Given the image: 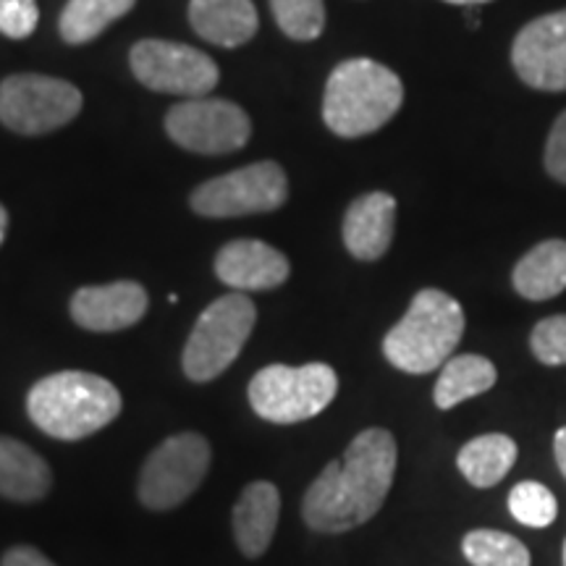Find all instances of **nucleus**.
Here are the masks:
<instances>
[{
	"mask_svg": "<svg viewBox=\"0 0 566 566\" xmlns=\"http://www.w3.org/2000/svg\"><path fill=\"white\" fill-rule=\"evenodd\" d=\"M396 457L399 451L388 430H363L304 493L302 516L307 527L336 535L373 520L394 485Z\"/></svg>",
	"mask_w": 566,
	"mask_h": 566,
	"instance_id": "obj_1",
	"label": "nucleus"
},
{
	"mask_svg": "<svg viewBox=\"0 0 566 566\" xmlns=\"http://www.w3.org/2000/svg\"><path fill=\"white\" fill-rule=\"evenodd\" d=\"M122 394L101 375L66 370L38 380L27 396V412L45 436L82 441L122 415Z\"/></svg>",
	"mask_w": 566,
	"mask_h": 566,
	"instance_id": "obj_2",
	"label": "nucleus"
},
{
	"mask_svg": "<svg viewBox=\"0 0 566 566\" xmlns=\"http://www.w3.org/2000/svg\"><path fill=\"white\" fill-rule=\"evenodd\" d=\"M401 101L405 87L391 69L370 59H352L338 63L328 76L323 122L338 137H365L391 122Z\"/></svg>",
	"mask_w": 566,
	"mask_h": 566,
	"instance_id": "obj_3",
	"label": "nucleus"
},
{
	"mask_svg": "<svg viewBox=\"0 0 566 566\" xmlns=\"http://www.w3.org/2000/svg\"><path fill=\"white\" fill-rule=\"evenodd\" d=\"M462 334V304L441 289H422L409 304L407 315L386 334L384 354L396 370L433 373L449 363Z\"/></svg>",
	"mask_w": 566,
	"mask_h": 566,
	"instance_id": "obj_4",
	"label": "nucleus"
},
{
	"mask_svg": "<svg viewBox=\"0 0 566 566\" xmlns=\"http://www.w3.org/2000/svg\"><path fill=\"white\" fill-rule=\"evenodd\" d=\"M336 391L338 375L331 365H271L252 378L250 405L268 422L294 424L321 415L336 399Z\"/></svg>",
	"mask_w": 566,
	"mask_h": 566,
	"instance_id": "obj_5",
	"label": "nucleus"
},
{
	"mask_svg": "<svg viewBox=\"0 0 566 566\" xmlns=\"http://www.w3.org/2000/svg\"><path fill=\"white\" fill-rule=\"evenodd\" d=\"M258 310L250 296L237 292L226 294L210 304L197 317L189 342L184 346V373L195 384H208L218 378L244 349L250 338Z\"/></svg>",
	"mask_w": 566,
	"mask_h": 566,
	"instance_id": "obj_6",
	"label": "nucleus"
},
{
	"mask_svg": "<svg viewBox=\"0 0 566 566\" xmlns=\"http://www.w3.org/2000/svg\"><path fill=\"white\" fill-rule=\"evenodd\" d=\"M82 111V92L66 80L42 74H13L0 82V124L40 137L66 126Z\"/></svg>",
	"mask_w": 566,
	"mask_h": 566,
	"instance_id": "obj_7",
	"label": "nucleus"
},
{
	"mask_svg": "<svg viewBox=\"0 0 566 566\" xmlns=\"http://www.w3.org/2000/svg\"><path fill=\"white\" fill-rule=\"evenodd\" d=\"M210 470V443L197 433L166 438L147 457L139 475V501L153 512H168L202 485Z\"/></svg>",
	"mask_w": 566,
	"mask_h": 566,
	"instance_id": "obj_8",
	"label": "nucleus"
},
{
	"mask_svg": "<svg viewBox=\"0 0 566 566\" xmlns=\"http://www.w3.org/2000/svg\"><path fill=\"white\" fill-rule=\"evenodd\" d=\"M289 197L286 174L279 163L263 160L200 184L192 210L205 218H239L279 210Z\"/></svg>",
	"mask_w": 566,
	"mask_h": 566,
	"instance_id": "obj_9",
	"label": "nucleus"
},
{
	"mask_svg": "<svg viewBox=\"0 0 566 566\" xmlns=\"http://www.w3.org/2000/svg\"><path fill=\"white\" fill-rule=\"evenodd\" d=\"M132 71L147 90L184 97H205L221 80L210 55L168 40L137 42L132 48Z\"/></svg>",
	"mask_w": 566,
	"mask_h": 566,
	"instance_id": "obj_10",
	"label": "nucleus"
},
{
	"mask_svg": "<svg viewBox=\"0 0 566 566\" xmlns=\"http://www.w3.org/2000/svg\"><path fill=\"white\" fill-rule=\"evenodd\" d=\"M166 132L189 153L226 155L242 150L252 134V124L237 103L218 97H189L187 103L168 111Z\"/></svg>",
	"mask_w": 566,
	"mask_h": 566,
	"instance_id": "obj_11",
	"label": "nucleus"
},
{
	"mask_svg": "<svg viewBox=\"0 0 566 566\" xmlns=\"http://www.w3.org/2000/svg\"><path fill=\"white\" fill-rule=\"evenodd\" d=\"M516 76L533 90H566V9L530 21L512 48Z\"/></svg>",
	"mask_w": 566,
	"mask_h": 566,
	"instance_id": "obj_12",
	"label": "nucleus"
},
{
	"mask_svg": "<svg viewBox=\"0 0 566 566\" xmlns=\"http://www.w3.org/2000/svg\"><path fill=\"white\" fill-rule=\"evenodd\" d=\"M147 313V292L134 281L84 286L71 296V317L84 331L113 334L132 328Z\"/></svg>",
	"mask_w": 566,
	"mask_h": 566,
	"instance_id": "obj_13",
	"label": "nucleus"
},
{
	"mask_svg": "<svg viewBox=\"0 0 566 566\" xmlns=\"http://www.w3.org/2000/svg\"><path fill=\"white\" fill-rule=\"evenodd\" d=\"M286 254L258 239H237L229 242L216 258V275L237 292H268L286 283Z\"/></svg>",
	"mask_w": 566,
	"mask_h": 566,
	"instance_id": "obj_14",
	"label": "nucleus"
},
{
	"mask_svg": "<svg viewBox=\"0 0 566 566\" xmlns=\"http://www.w3.org/2000/svg\"><path fill=\"white\" fill-rule=\"evenodd\" d=\"M396 200L386 192L363 195L349 205L344 216V244L357 260L373 263L388 252L394 242Z\"/></svg>",
	"mask_w": 566,
	"mask_h": 566,
	"instance_id": "obj_15",
	"label": "nucleus"
},
{
	"mask_svg": "<svg viewBox=\"0 0 566 566\" xmlns=\"http://www.w3.org/2000/svg\"><path fill=\"white\" fill-rule=\"evenodd\" d=\"M281 493L273 483L258 480L247 485L233 506V537L244 556L258 558L271 548V541L279 527Z\"/></svg>",
	"mask_w": 566,
	"mask_h": 566,
	"instance_id": "obj_16",
	"label": "nucleus"
},
{
	"mask_svg": "<svg viewBox=\"0 0 566 566\" xmlns=\"http://www.w3.org/2000/svg\"><path fill=\"white\" fill-rule=\"evenodd\" d=\"M189 21L202 40L221 48H239L258 34L260 17L252 0H192Z\"/></svg>",
	"mask_w": 566,
	"mask_h": 566,
	"instance_id": "obj_17",
	"label": "nucleus"
},
{
	"mask_svg": "<svg viewBox=\"0 0 566 566\" xmlns=\"http://www.w3.org/2000/svg\"><path fill=\"white\" fill-rule=\"evenodd\" d=\"M53 488V472L38 451L17 438L0 436V495L17 504L45 499Z\"/></svg>",
	"mask_w": 566,
	"mask_h": 566,
	"instance_id": "obj_18",
	"label": "nucleus"
},
{
	"mask_svg": "<svg viewBox=\"0 0 566 566\" xmlns=\"http://www.w3.org/2000/svg\"><path fill=\"white\" fill-rule=\"evenodd\" d=\"M514 289L525 300H554L566 289V242L548 239L537 244L514 268Z\"/></svg>",
	"mask_w": 566,
	"mask_h": 566,
	"instance_id": "obj_19",
	"label": "nucleus"
},
{
	"mask_svg": "<svg viewBox=\"0 0 566 566\" xmlns=\"http://www.w3.org/2000/svg\"><path fill=\"white\" fill-rule=\"evenodd\" d=\"M516 462V443L504 433H488L467 441L459 451L457 464L467 483L491 488L509 475Z\"/></svg>",
	"mask_w": 566,
	"mask_h": 566,
	"instance_id": "obj_20",
	"label": "nucleus"
},
{
	"mask_svg": "<svg viewBox=\"0 0 566 566\" xmlns=\"http://www.w3.org/2000/svg\"><path fill=\"white\" fill-rule=\"evenodd\" d=\"M495 365L480 354H459L443 365L441 378L436 384V407L451 409L462 401L491 391L495 386Z\"/></svg>",
	"mask_w": 566,
	"mask_h": 566,
	"instance_id": "obj_21",
	"label": "nucleus"
},
{
	"mask_svg": "<svg viewBox=\"0 0 566 566\" xmlns=\"http://www.w3.org/2000/svg\"><path fill=\"white\" fill-rule=\"evenodd\" d=\"M137 0H69L61 13V38L71 45H84L108 30L116 19L126 17Z\"/></svg>",
	"mask_w": 566,
	"mask_h": 566,
	"instance_id": "obj_22",
	"label": "nucleus"
},
{
	"mask_svg": "<svg viewBox=\"0 0 566 566\" xmlns=\"http://www.w3.org/2000/svg\"><path fill=\"white\" fill-rule=\"evenodd\" d=\"M462 551L472 566H530L525 543L501 530H472L464 535Z\"/></svg>",
	"mask_w": 566,
	"mask_h": 566,
	"instance_id": "obj_23",
	"label": "nucleus"
},
{
	"mask_svg": "<svg viewBox=\"0 0 566 566\" xmlns=\"http://www.w3.org/2000/svg\"><path fill=\"white\" fill-rule=\"evenodd\" d=\"M509 512L527 527H548L556 520L558 504L546 485L525 480V483H516L509 493Z\"/></svg>",
	"mask_w": 566,
	"mask_h": 566,
	"instance_id": "obj_24",
	"label": "nucleus"
},
{
	"mask_svg": "<svg viewBox=\"0 0 566 566\" xmlns=\"http://www.w3.org/2000/svg\"><path fill=\"white\" fill-rule=\"evenodd\" d=\"M273 17L281 32L292 40H317L325 27L323 0H271Z\"/></svg>",
	"mask_w": 566,
	"mask_h": 566,
	"instance_id": "obj_25",
	"label": "nucleus"
},
{
	"mask_svg": "<svg viewBox=\"0 0 566 566\" xmlns=\"http://www.w3.org/2000/svg\"><path fill=\"white\" fill-rule=\"evenodd\" d=\"M530 349L543 365H566V315L537 323L530 336Z\"/></svg>",
	"mask_w": 566,
	"mask_h": 566,
	"instance_id": "obj_26",
	"label": "nucleus"
},
{
	"mask_svg": "<svg viewBox=\"0 0 566 566\" xmlns=\"http://www.w3.org/2000/svg\"><path fill=\"white\" fill-rule=\"evenodd\" d=\"M38 0H0V34L11 40H27L38 30Z\"/></svg>",
	"mask_w": 566,
	"mask_h": 566,
	"instance_id": "obj_27",
	"label": "nucleus"
},
{
	"mask_svg": "<svg viewBox=\"0 0 566 566\" xmlns=\"http://www.w3.org/2000/svg\"><path fill=\"white\" fill-rule=\"evenodd\" d=\"M546 171L556 181L566 184V111L556 118L546 145Z\"/></svg>",
	"mask_w": 566,
	"mask_h": 566,
	"instance_id": "obj_28",
	"label": "nucleus"
},
{
	"mask_svg": "<svg viewBox=\"0 0 566 566\" xmlns=\"http://www.w3.org/2000/svg\"><path fill=\"white\" fill-rule=\"evenodd\" d=\"M0 566H55L45 554L32 546H13L0 558Z\"/></svg>",
	"mask_w": 566,
	"mask_h": 566,
	"instance_id": "obj_29",
	"label": "nucleus"
},
{
	"mask_svg": "<svg viewBox=\"0 0 566 566\" xmlns=\"http://www.w3.org/2000/svg\"><path fill=\"white\" fill-rule=\"evenodd\" d=\"M554 454H556L558 470H562V475L566 478V428H562V430H558V433H556Z\"/></svg>",
	"mask_w": 566,
	"mask_h": 566,
	"instance_id": "obj_30",
	"label": "nucleus"
},
{
	"mask_svg": "<svg viewBox=\"0 0 566 566\" xmlns=\"http://www.w3.org/2000/svg\"><path fill=\"white\" fill-rule=\"evenodd\" d=\"M6 231H9V212H6L3 205H0V244H3Z\"/></svg>",
	"mask_w": 566,
	"mask_h": 566,
	"instance_id": "obj_31",
	"label": "nucleus"
},
{
	"mask_svg": "<svg viewBox=\"0 0 566 566\" xmlns=\"http://www.w3.org/2000/svg\"><path fill=\"white\" fill-rule=\"evenodd\" d=\"M446 3H457V6H480V3H491V0H446Z\"/></svg>",
	"mask_w": 566,
	"mask_h": 566,
	"instance_id": "obj_32",
	"label": "nucleus"
},
{
	"mask_svg": "<svg viewBox=\"0 0 566 566\" xmlns=\"http://www.w3.org/2000/svg\"><path fill=\"white\" fill-rule=\"evenodd\" d=\"M564 566H566V541H564Z\"/></svg>",
	"mask_w": 566,
	"mask_h": 566,
	"instance_id": "obj_33",
	"label": "nucleus"
}]
</instances>
